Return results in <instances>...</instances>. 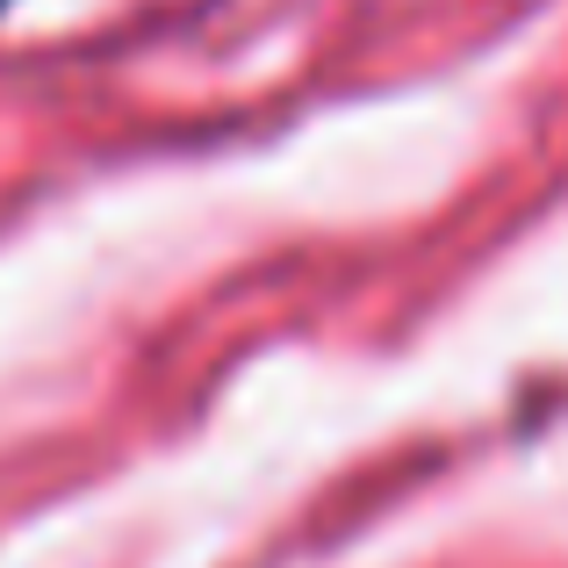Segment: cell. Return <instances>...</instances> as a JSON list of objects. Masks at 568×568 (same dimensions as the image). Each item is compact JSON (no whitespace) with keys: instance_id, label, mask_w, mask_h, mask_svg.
<instances>
[{"instance_id":"1","label":"cell","mask_w":568,"mask_h":568,"mask_svg":"<svg viewBox=\"0 0 568 568\" xmlns=\"http://www.w3.org/2000/svg\"><path fill=\"white\" fill-rule=\"evenodd\" d=\"M0 8H8V0H0Z\"/></svg>"}]
</instances>
